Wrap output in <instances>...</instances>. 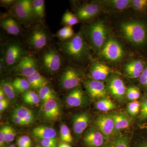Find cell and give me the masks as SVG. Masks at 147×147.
<instances>
[{
	"mask_svg": "<svg viewBox=\"0 0 147 147\" xmlns=\"http://www.w3.org/2000/svg\"><path fill=\"white\" fill-rule=\"evenodd\" d=\"M60 50L69 60L76 62H84L90 57L89 46L82 32L70 39L64 40L59 45Z\"/></svg>",
	"mask_w": 147,
	"mask_h": 147,
	"instance_id": "1",
	"label": "cell"
},
{
	"mask_svg": "<svg viewBox=\"0 0 147 147\" xmlns=\"http://www.w3.org/2000/svg\"><path fill=\"white\" fill-rule=\"evenodd\" d=\"M120 29L128 42L139 48H147V22L140 20L125 21L121 24Z\"/></svg>",
	"mask_w": 147,
	"mask_h": 147,
	"instance_id": "2",
	"label": "cell"
},
{
	"mask_svg": "<svg viewBox=\"0 0 147 147\" xmlns=\"http://www.w3.org/2000/svg\"><path fill=\"white\" fill-rule=\"evenodd\" d=\"M85 34L92 47L99 52L107 41L108 31L104 22L98 21L88 26L85 30Z\"/></svg>",
	"mask_w": 147,
	"mask_h": 147,
	"instance_id": "3",
	"label": "cell"
},
{
	"mask_svg": "<svg viewBox=\"0 0 147 147\" xmlns=\"http://www.w3.org/2000/svg\"><path fill=\"white\" fill-rule=\"evenodd\" d=\"M100 52L104 59L113 62L120 61L125 54L122 46L113 38H109L107 40Z\"/></svg>",
	"mask_w": 147,
	"mask_h": 147,
	"instance_id": "4",
	"label": "cell"
},
{
	"mask_svg": "<svg viewBox=\"0 0 147 147\" xmlns=\"http://www.w3.org/2000/svg\"><path fill=\"white\" fill-rule=\"evenodd\" d=\"M41 59L43 67L50 73L57 72L62 65V58L60 54L54 49L45 51L42 54Z\"/></svg>",
	"mask_w": 147,
	"mask_h": 147,
	"instance_id": "5",
	"label": "cell"
},
{
	"mask_svg": "<svg viewBox=\"0 0 147 147\" xmlns=\"http://www.w3.org/2000/svg\"><path fill=\"white\" fill-rule=\"evenodd\" d=\"M25 50L19 43L12 42L7 46L3 58L7 67H14L26 57Z\"/></svg>",
	"mask_w": 147,
	"mask_h": 147,
	"instance_id": "6",
	"label": "cell"
},
{
	"mask_svg": "<svg viewBox=\"0 0 147 147\" xmlns=\"http://www.w3.org/2000/svg\"><path fill=\"white\" fill-rule=\"evenodd\" d=\"M107 87L108 93L117 101H122L126 96L127 88L119 76L113 75L108 78Z\"/></svg>",
	"mask_w": 147,
	"mask_h": 147,
	"instance_id": "7",
	"label": "cell"
},
{
	"mask_svg": "<svg viewBox=\"0 0 147 147\" xmlns=\"http://www.w3.org/2000/svg\"><path fill=\"white\" fill-rule=\"evenodd\" d=\"M82 77V74L78 69L74 67H67L61 76V86L64 89H73L79 86Z\"/></svg>",
	"mask_w": 147,
	"mask_h": 147,
	"instance_id": "8",
	"label": "cell"
},
{
	"mask_svg": "<svg viewBox=\"0 0 147 147\" xmlns=\"http://www.w3.org/2000/svg\"><path fill=\"white\" fill-rule=\"evenodd\" d=\"M84 85L90 97L93 99H98L108 97V93L107 86L102 82L92 79L84 80Z\"/></svg>",
	"mask_w": 147,
	"mask_h": 147,
	"instance_id": "9",
	"label": "cell"
},
{
	"mask_svg": "<svg viewBox=\"0 0 147 147\" xmlns=\"http://www.w3.org/2000/svg\"><path fill=\"white\" fill-rule=\"evenodd\" d=\"M108 140L96 127H91L85 131L84 144L88 147H105Z\"/></svg>",
	"mask_w": 147,
	"mask_h": 147,
	"instance_id": "10",
	"label": "cell"
},
{
	"mask_svg": "<svg viewBox=\"0 0 147 147\" xmlns=\"http://www.w3.org/2000/svg\"><path fill=\"white\" fill-rule=\"evenodd\" d=\"M94 123L107 140L113 137L115 127L113 114L100 115L96 119Z\"/></svg>",
	"mask_w": 147,
	"mask_h": 147,
	"instance_id": "11",
	"label": "cell"
},
{
	"mask_svg": "<svg viewBox=\"0 0 147 147\" xmlns=\"http://www.w3.org/2000/svg\"><path fill=\"white\" fill-rule=\"evenodd\" d=\"M37 63L35 59L31 56H26L13 67L14 72L28 77L38 71Z\"/></svg>",
	"mask_w": 147,
	"mask_h": 147,
	"instance_id": "12",
	"label": "cell"
},
{
	"mask_svg": "<svg viewBox=\"0 0 147 147\" xmlns=\"http://www.w3.org/2000/svg\"><path fill=\"white\" fill-rule=\"evenodd\" d=\"M42 112L44 118L50 122L58 120L61 116V109L56 99H51L43 103Z\"/></svg>",
	"mask_w": 147,
	"mask_h": 147,
	"instance_id": "13",
	"label": "cell"
},
{
	"mask_svg": "<svg viewBox=\"0 0 147 147\" xmlns=\"http://www.w3.org/2000/svg\"><path fill=\"white\" fill-rule=\"evenodd\" d=\"M65 100L68 106L75 108L86 104L88 99L85 92L79 86L71 90L66 96Z\"/></svg>",
	"mask_w": 147,
	"mask_h": 147,
	"instance_id": "14",
	"label": "cell"
},
{
	"mask_svg": "<svg viewBox=\"0 0 147 147\" xmlns=\"http://www.w3.org/2000/svg\"><path fill=\"white\" fill-rule=\"evenodd\" d=\"M90 121V115L87 112H81L74 115L72 119V125L75 135L77 137L81 136L86 129Z\"/></svg>",
	"mask_w": 147,
	"mask_h": 147,
	"instance_id": "15",
	"label": "cell"
},
{
	"mask_svg": "<svg viewBox=\"0 0 147 147\" xmlns=\"http://www.w3.org/2000/svg\"><path fill=\"white\" fill-rule=\"evenodd\" d=\"M146 61L143 59L132 60L125 66L124 71L129 78L139 79L146 66Z\"/></svg>",
	"mask_w": 147,
	"mask_h": 147,
	"instance_id": "16",
	"label": "cell"
},
{
	"mask_svg": "<svg viewBox=\"0 0 147 147\" xmlns=\"http://www.w3.org/2000/svg\"><path fill=\"white\" fill-rule=\"evenodd\" d=\"M111 72V69L101 62L93 63L90 69V75L92 79L101 82L108 79Z\"/></svg>",
	"mask_w": 147,
	"mask_h": 147,
	"instance_id": "17",
	"label": "cell"
},
{
	"mask_svg": "<svg viewBox=\"0 0 147 147\" xmlns=\"http://www.w3.org/2000/svg\"><path fill=\"white\" fill-rule=\"evenodd\" d=\"M100 4L98 2L91 3L82 6L76 11L78 19L86 21L93 18L100 11Z\"/></svg>",
	"mask_w": 147,
	"mask_h": 147,
	"instance_id": "18",
	"label": "cell"
},
{
	"mask_svg": "<svg viewBox=\"0 0 147 147\" xmlns=\"http://www.w3.org/2000/svg\"><path fill=\"white\" fill-rule=\"evenodd\" d=\"M30 45L34 49L40 50L47 45V36L43 29L38 28L33 31L29 38Z\"/></svg>",
	"mask_w": 147,
	"mask_h": 147,
	"instance_id": "19",
	"label": "cell"
},
{
	"mask_svg": "<svg viewBox=\"0 0 147 147\" xmlns=\"http://www.w3.org/2000/svg\"><path fill=\"white\" fill-rule=\"evenodd\" d=\"M115 127L113 135L119 134V132L127 128L132 123V119L129 115L124 112L113 114Z\"/></svg>",
	"mask_w": 147,
	"mask_h": 147,
	"instance_id": "20",
	"label": "cell"
},
{
	"mask_svg": "<svg viewBox=\"0 0 147 147\" xmlns=\"http://www.w3.org/2000/svg\"><path fill=\"white\" fill-rule=\"evenodd\" d=\"M32 134L34 137L40 139L55 138L57 132L54 129L45 125H40L33 129Z\"/></svg>",
	"mask_w": 147,
	"mask_h": 147,
	"instance_id": "21",
	"label": "cell"
},
{
	"mask_svg": "<svg viewBox=\"0 0 147 147\" xmlns=\"http://www.w3.org/2000/svg\"><path fill=\"white\" fill-rule=\"evenodd\" d=\"M105 147H130L129 139L125 134L113 135L108 140Z\"/></svg>",
	"mask_w": 147,
	"mask_h": 147,
	"instance_id": "22",
	"label": "cell"
},
{
	"mask_svg": "<svg viewBox=\"0 0 147 147\" xmlns=\"http://www.w3.org/2000/svg\"><path fill=\"white\" fill-rule=\"evenodd\" d=\"M1 24L3 28L9 34L17 35L21 32L20 25L13 18H5L1 21Z\"/></svg>",
	"mask_w": 147,
	"mask_h": 147,
	"instance_id": "23",
	"label": "cell"
},
{
	"mask_svg": "<svg viewBox=\"0 0 147 147\" xmlns=\"http://www.w3.org/2000/svg\"><path fill=\"white\" fill-rule=\"evenodd\" d=\"M100 5L113 8L117 10H123L131 7L130 0H108L98 1Z\"/></svg>",
	"mask_w": 147,
	"mask_h": 147,
	"instance_id": "24",
	"label": "cell"
},
{
	"mask_svg": "<svg viewBox=\"0 0 147 147\" xmlns=\"http://www.w3.org/2000/svg\"><path fill=\"white\" fill-rule=\"evenodd\" d=\"M31 87L34 89L40 90L42 87L47 86L48 81L44 76L37 71L31 76L27 77Z\"/></svg>",
	"mask_w": 147,
	"mask_h": 147,
	"instance_id": "25",
	"label": "cell"
},
{
	"mask_svg": "<svg viewBox=\"0 0 147 147\" xmlns=\"http://www.w3.org/2000/svg\"><path fill=\"white\" fill-rule=\"evenodd\" d=\"M1 87L3 89L7 97L11 102H13L16 99V90L12 85V82L9 80L1 81Z\"/></svg>",
	"mask_w": 147,
	"mask_h": 147,
	"instance_id": "26",
	"label": "cell"
},
{
	"mask_svg": "<svg viewBox=\"0 0 147 147\" xmlns=\"http://www.w3.org/2000/svg\"><path fill=\"white\" fill-rule=\"evenodd\" d=\"M95 107L99 111L107 112L116 109L117 106L111 99L105 97L98 99L96 102Z\"/></svg>",
	"mask_w": 147,
	"mask_h": 147,
	"instance_id": "27",
	"label": "cell"
},
{
	"mask_svg": "<svg viewBox=\"0 0 147 147\" xmlns=\"http://www.w3.org/2000/svg\"><path fill=\"white\" fill-rule=\"evenodd\" d=\"M33 15L38 19L43 18L45 15V2L43 0L32 1Z\"/></svg>",
	"mask_w": 147,
	"mask_h": 147,
	"instance_id": "28",
	"label": "cell"
},
{
	"mask_svg": "<svg viewBox=\"0 0 147 147\" xmlns=\"http://www.w3.org/2000/svg\"><path fill=\"white\" fill-rule=\"evenodd\" d=\"M38 95L42 103L50 99H57V96L54 90L47 85L39 90Z\"/></svg>",
	"mask_w": 147,
	"mask_h": 147,
	"instance_id": "29",
	"label": "cell"
},
{
	"mask_svg": "<svg viewBox=\"0 0 147 147\" xmlns=\"http://www.w3.org/2000/svg\"><path fill=\"white\" fill-rule=\"evenodd\" d=\"M140 102V111L138 119L141 123L147 121V93H144Z\"/></svg>",
	"mask_w": 147,
	"mask_h": 147,
	"instance_id": "30",
	"label": "cell"
},
{
	"mask_svg": "<svg viewBox=\"0 0 147 147\" xmlns=\"http://www.w3.org/2000/svg\"><path fill=\"white\" fill-rule=\"evenodd\" d=\"M23 100L25 103L32 105H38L40 101L38 94L32 90H28L24 93L23 95Z\"/></svg>",
	"mask_w": 147,
	"mask_h": 147,
	"instance_id": "31",
	"label": "cell"
},
{
	"mask_svg": "<svg viewBox=\"0 0 147 147\" xmlns=\"http://www.w3.org/2000/svg\"><path fill=\"white\" fill-rule=\"evenodd\" d=\"M12 85L16 91L21 93L28 91L31 87L28 80L23 78H16L12 82Z\"/></svg>",
	"mask_w": 147,
	"mask_h": 147,
	"instance_id": "32",
	"label": "cell"
},
{
	"mask_svg": "<svg viewBox=\"0 0 147 147\" xmlns=\"http://www.w3.org/2000/svg\"><path fill=\"white\" fill-rule=\"evenodd\" d=\"M25 10L33 11L32 1L20 0L15 3L13 9L14 13Z\"/></svg>",
	"mask_w": 147,
	"mask_h": 147,
	"instance_id": "33",
	"label": "cell"
},
{
	"mask_svg": "<svg viewBox=\"0 0 147 147\" xmlns=\"http://www.w3.org/2000/svg\"><path fill=\"white\" fill-rule=\"evenodd\" d=\"M74 31L71 27L65 26L58 31L56 35L60 39L64 40L71 38L74 36Z\"/></svg>",
	"mask_w": 147,
	"mask_h": 147,
	"instance_id": "34",
	"label": "cell"
},
{
	"mask_svg": "<svg viewBox=\"0 0 147 147\" xmlns=\"http://www.w3.org/2000/svg\"><path fill=\"white\" fill-rule=\"evenodd\" d=\"M33 112L32 110L30 108H27L24 105H21L17 106L15 108L12 114L21 119L23 121L24 119L27 117Z\"/></svg>",
	"mask_w": 147,
	"mask_h": 147,
	"instance_id": "35",
	"label": "cell"
},
{
	"mask_svg": "<svg viewBox=\"0 0 147 147\" xmlns=\"http://www.w3.org/2000/svg\"><path fill=\"white\" fill-rule=\"evenodd\" d=\"M60 134L61 140L63 143L69 144L73 141V137L71 135L69 129L65 124L61 125L60 128Z\"/></svg>",
	"mask_w": 147,
	"mask_h": 147,
	"instance_id": "36",
	"label": "cell"
},
{
	"mask_svg": "<svg viewBox=\"0 0 147 147\" xmlns=\"http://www.w3.org/2000/svg\"><path fill=\"white\" fill-rule=\"evenodd\" d=\"M78 17L70 11H66L62 18L63 24L65 26L71 27L79 23Z\"/></svg>",
	"mask_w": 147,
	"mask_h": 147,
	"instance_id": "37",
	"label": "cell"
},
{
	"mask_svg": "<svg viewBox=\"0 0 147 147\" xmlns=\"http://www.w3.org/2000/svg\"><path fill=\"white\" fill-rule=\"evenodd\" d=\"M141 96V91L138 87L131 86L127 88L126 97L128 100L131 101L137 100L140 98Z\"/></svg>",
	"mask_w": 147,
	"mask_h": 147,
	"instance_id": "38",
	"label": "cell"
},
{
	"mask_svg": "<svg viewBox=\"0 0 147 147\" xmlns=\"http://www.w3.org/2000/svg\"><path fill=\"white\" fill-rule=\"evenodd\" d=\"M127 110L128 115L131 117H136L139 116L140 111V101L135 100L129 103Z\"/></svg>",
	"mask_w": 147,
	"mask_h": 147,
	"instance_id": "39",
	"label": "cell"
},
{
	"mask_svg": "<svg viewBox=\"0 0 147 147\" xmlns=\"http://www.w3.org/2000/svg\"><path fill=\"white\" fill-rule=\"evenodd\" d=\"M1 129L3 133L5 142L9 143L13 141L16 136V132L13 127L9 125H4Z\"/></svg>",
	"mask_w": 147,
	"mask_h": 147,
	"instance_id": "40",
	"label": "cell"
},
{
	"mask_svg": "<svg viewBox=\"0 0 147 147\" xmlns=\"http://www.w3.org/2000/svg\"><path fill=\"white\" fill-rule=\"evenodd\" d=\"M131 7L139 12H146L147 11V0H133L131 1Z\"/></svg>",
	"mask_w": 147,
	"mask_h": 147,
	"instance_id": "41",
	"label": "cell"
},
{
	"mask_svg": "<svg viewBox=\"0 0 147 147\" xmlns=\"http://www.w3.org/2000/svg\"><path fill=\"white\" fill-rule=\"evenodd\" d=\"M139 80L140 88L143 90L144 93H147V60L144 69Z\"/></svg>",
	"mask_w": 147,
	"mask_h": 147,
	"instance_id": "42",
	"label": "cell"
},
{
	"mask_svg": "<svg viewBox=\"0 0 147 147\" xmlns=\"http://www.w3.org/2000/svg\"><path fill=\"white\" fill-rule=\"evenodd\" d=\"M15 14L16 17L19 20L23 21H29L34 16L33 11L28 10L21 11L15 12Z\"/></svg>",
	"mask_w": 147,
	"mask_h": 147,
	"instance_id": "43",
	"label": "cell"
},
{
	"mask_svg": "<svg viewBox=\"0 0 147 147\" xmlns=\"http://www.w3.org/2000/svg\"><path fill=\"white\" fill-rule=\"evenodd\" d=\"M40 144L42 147H57L58 141L55 138L41 139Z\"/></svg>",
	"mask_w": 147,
	"mask_h": 147,
	"instance_id": "44",
	"label": "cell"
},
{
	"mask_svg": "<svg viewBox=\"0 0 147 147\" xmlns=\"http://www.w3.org/2000/svg\"><path fill=\"white\" fill-rule=\"evenodd\" d=\"M9 103L8 101L5 98L0 100V112H2L8 108Z\"/></svg>",
	"mask_w": 147,
	"mask_h": 147,
	"instance_id": "45",
	"label": "cell"
},
{
	"mask_svg": "<svg viewBox=\"0 0 147 147\" xmlns=\"http://www.w3.org/2000/svg\"><path fill=\"white\" fill-rule=\"evenodd\" d=\"M132 147H147V139H141L135 143Z\"/></svg>",
	"mask_w": 147,
	"mask_h": 147,
	"instance_id": "46",
	"label": "cell"
},
{
	"mask_svg": "<svg viewBox=\"0 0 147 147\" xmlns=\"http://www.w3.org/2000/svg\"><path fill=\"white\" fill-rule=\"evenodd\" d=\"M11 120L13 123L16 124L17 125H21V126L24 125V123L22 120L12 114L11 115Z\"/></svg>",
	"mask_w": 147,
	"mask_h": 147,
	"instance_id": "47",
	"label": "cell"
},
{
	"mask_svg": "<svg viewBox=\"0 0 147 147\" xmlns=\"http://www.w3.org/2000/svg\"><path fill=\"white\" fill-rule=\"evenodd\" d=\"M16 144L18 147H31L26 144L21 137H18L16 140Z\"/></svg>",
	"mask_w": 147,
	"mask_h": 147,
	"instance_id": "48",
	"label": "cell"
},
{
	"mask_svg": "<svg viewBox=\"0 0 147 147\" xmlns=\"http://www.w3.org/2000/svg\"><path fill=\"white\" fill-rule=\"evenodd\" d=\"M5 142V139L2 130L1 129V130H0V147H4Z\"/></svg>",
	"mask_w": 147,
	"mask_h": 147,
	"instance_id": "49",
	"label": "cell"
},
{
	"mask_svg": "<svg viewBox=\"0 0 147 147\" xmlns=\"http://www.w3.org/2000/svg\"><path fill=\"white\" fill-rule=\"evenodd\" d=\"M16 2L15 1L13 0H2L1 1V3L3 5L9 6L13 4L14 3Z\"/></svg>",
	"mask_w": 147,
	"mask_h": 147,
	"instance_id": "50",
	"label": "cell"
},
{
	"mask_svg": "<svg viewBox=\"0 0 147 147\" xmlns=\"http://www.w3.org/2000/svg\"><path fill=\"white\" fill-rule=\"evenodd\" d=\"M5 95L4 92L3 91V89L1 87V88H0V100H2V99L5 98Z\"/></svg>",
	"mask_w": 147,
	"mask_h": 147,
	"instance_id": "51",
	"label": "cell"
},
{
	"mask_svg": "<svg viewBox=\"0 0 147 147\" xmlns=\"http://www.w3.org/2000/svg\"><path fill=\"white\" fill-rule=\"evenodd\" d=\"M59 147H71L67 143H63L59 145Z\"/></svg>",
	"mask_w": 147,
	"mask_h": 147,
	"instance_id": "52",
	"label": "cell"
},
{
	"mask_svg": "<svg viewBox=\"0 0 147 147\" xmlns=\"http://www.w3.org/2000/svg\"><path fill=\"white\" fill-rule=\"evenodd\" d=\"M8 147H16V146H15V145H11L10 146H9Z\"/></svg>",
	"mask_w": 147,
	"mask_h": 147,
	"instance_id": "53",
	"label": "cell"
},
{
	"mask_svg": "<svg viewBox=\"0 0 147 147\" xmlns=\"http://www.w3.org/2000/svg\"><path fill=\"white\" fill-rule=\"evenodd\" d=\"M35 147H41V146H39V145H37Z\"/></svg>",
	"mask_w": 147,
	"mask_h": 147,
	"instance_id": "54",
	"label": "cell"
}]
</instances>
